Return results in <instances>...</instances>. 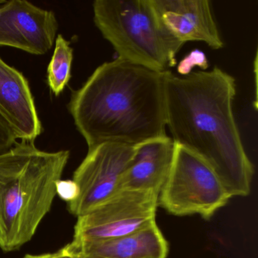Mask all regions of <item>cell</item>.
<instances>
[{
	"label": "cell",
	"instance_id": "6da1fadb",
	"mask_svg": "<svg viewBox=\"0 0 258 258\" xmlns=\"http://www.w3.org/2000/svg\"><path fill=\"white\" fill-rule=\"evenodd\" d=\"M235 80L218 67L176 76L165 84L167 127L176 145L213 169L231 198L250 194L254 169L234 117Z\"/></svg>",
	"mask_w": 258,
	"mask_h": 258
},
{
	"label": "cell",
	"instance_id": "7a4b0ae2",
	"mask_svg": "<svg viewBox=\"0 0 258 258\" xmlns=\"http://www.w3.org/2000/svg\"><path fill=\"white\" fill-rule=\"evenodd\" d=\"M168 72H155L118 58L99 66L73 92L69 105L88 149L103 143L137 146L167 136Z\"/></svg>",
	"mask_w": 258,
	"mask_h": 258
},
{
	"label": "cell",
	"instance_id": "3957f363",
	"mask_svg": "<svg viewBox=\"0 0 258 258\" xmlns=\"http://www.w3.org/2000/svg\"><path fill=\"white\" fill-rule=\"evenodd\" d=\"M67 150L49 152L22 141L0 154V248H20L50 211L56 183L69 162Z\"/></svg>",
	"mask_w": 258,
	"mask_h": 258
},
{
	"label": "cell",
	"instance_id": "277c9868",
	"mask_svg": "<svg viewBox=\"0 0 258 258\" xmlns=\"http://www.w3.org/2000/svg\"><path fill=\"white\" fill-rule=\"evenodd\" d=\"M93 20L118 59L155 72L176 64L183 43L165 28L152 0H96Z\"/></svg>",
	"mask_w": 258,
	"mask_h": 258
},
{
	"label": "cell",
	"instance_id": "5b68a950",
	"mask_svg": "<svg viewBox=\"0 0 258 258\" xmlns=\"http://www.w3.org/2000/svg\"><path fill=\"white\" fill-rule=\"evenodd\" d=\"M171 170L158 196V206L174 216L209 220L231 196L213 169L202 158L176 144Z\"/></svg>",
	"mask_w": 258,
	"mask_h": 258
},
{
	"label": "cell",
	"instance_id": "8992f818",
	"mask_svg": "<svg viewBox=\"0 0 258 258\" xmlns=\"http://www.w3.org/2000/svg\"><path fill=\"white\" fill-rule=\"evenodd\" d=\"M159 195L153 191L120 190L90 212L78 217L75 241L120 238L156 223Z\"/></svg>",
	"mask_w": 258,
	"mask_h": 258
},
{
	"label": "cell",
	"instance_id": "52a82bcc",
	"mask_svg": "<svg viewBox=\"0 0 258 258\" xmlns=\"http://www.w3.org/2000/svg\"><path fill=\"white\" fill-rule=\"evenodd\" d=\"M136 146L103 143L89 148L87 156L74 173L79 188L78 198L68 203L69 213L79 217L120 191V181Z\"/></svg>",
	"mask_w": 258,
	"mask_h": 258
},
{
	"label": "cell",
	"instance_id": "ba28073f",
	"mask_svg": "<svg viewBox=\"0 0 258 258\" xmlns=\"http://www.w3.org/2000/svg\"><path fill=\"white\" fill-rule=\"evenodd\" d=\"M58 28L53 12L25 0L0 1V46L44 55L53 46Z\"/></svg>",
	"mask_w": 258,
	"mask_h": 258
},
{
	"label": "cell",
	"instance_id": "9c48e42d",
	"mask_svg": "<svg viewBox=\"0 0 258 258\" xmlns=\"http://www.w3.org/2000/svg\"><path fill=\"white\" fill-rule=\"evenodd\" d=\"M169 32L185 44L202 42L213 49L224 46L208 0H152Z\"/></svg>",
	"mask_w": 258,
	"mask_h": 258
},
{
	"label": "cell",
	"instance_id": "30bf717a",
	"mask_svg": "<svg viewBox=\"0 0 258 258\" xmlns=\"http://www.w3.org/2000/svg\"><path fill=\"white\" fill-rule=\"evenodd\" d=\"M0 114L22 141L34 143L43 126L29 83L0 58Z\"/></svg>",
	"mask_w": 258,
	"mask_h": 258
},
{
	"label": "cell",
	"instance_id": "8fae6325",
	"mask_svg": "<svg viewBox=\"0 0 258 258\" xmlns=\"http://www.w3.org/2000/svg\"><path fill=\"white\" fill-rule=\"evenodd\" d=\"M176 146L167 135L137 145L122 176L120 190L153 191L159 195L171 170Z\"/></svg>",
	"mask_w": 258,
	"mask_h": 258
},
{
	"label": "cell",
	"instance_id": "7c38bea8",
	"mask_svg": "<svg viewBox=\"0 0 258 258\" xmlns=\"http://www.w3.org/2000/svg\"><path fill=\"white\" fill-rule=\"evenodd\" d=\"M74 258H167L169 244L157 223L120 238L73 241L62 247Z\"/></svg>",
	"mask_w": 258,
	"mask_h": 258
},
{
	"label": "cell",
	"instance_id": "4fadbf2b",
	"mask_svg": "<svg viewBox=\"0 0 258 258\" xmlns=\"http://www.w3.org/2000/svg\"><path fill=\"white\" fill-rule=\"evenodd\" d=\"M55 47L47 69L48 85L55 96L62 93L71 79L73 49L70 43L59 34L55 39Z\"/></svg>",
	"mask_w": 258,
	"mask_h": 258
},
{
	"label": "cell",
	"instance_id": "5bb4252c",
	"mask_svg": "<svg viewBox=\"0 0 258 258\" xmlns=\"http://www.w3.org/2000/svg\"><path fill=\"white\" fill-rule=\"evenodd\" d=\"M16 132L10 123L0 114V154L11 149L17 143Z\"/></svg>",
	"mask_w": 258,
	"mask_h": 258
},
{
	"label": "cell",
	"instance_id": "9a60e30c",
	"mask_svg": "<svg viewBox=\"0 0 258 258\" xmlns=\"http://www.w3.org/2000/svg\"><path fill=\"white\" fill-rule=\"evenodd\" d=\"M79 188L76 182L72 180L59 179L56 183V195L61 199L69 202H73L78 198Z\"/></svg>",
	"mask_w": 258,
	"mask_h": 258
},
{
	"label": "cell",
	"instance_id": "2e32d148",
	"mask_svg": "<svg viewBox=\"0 0 258 258\" xmlns=\"http://www.w3.org/2000/svg\"><path fill=\"white\" fill-rule=\"evenodd\" d=\"M55 253H43V254L31 255L27 254L24 258H53L55 256Z\"/></svg>",
	"mask_w": 258,
	"mask_h": 258
},
{
	"label": "cell",
	"instance_id": "e0dca14e",
	"mask_svg": "<svg viewBox=\"0 0 258 258\" xmlns=\"http://www.w3.org/2000/svg\"><path fill=\"white\" fill-rule=\"evenodd\" d=\"M53 258H74L73 256H70V255L67 254L66 252L64 251L63 248L61 250H58L55 252V256Z\"/></svg>",
	"mask_w": 258,
	"mask_h": 258
}]
</instances>
